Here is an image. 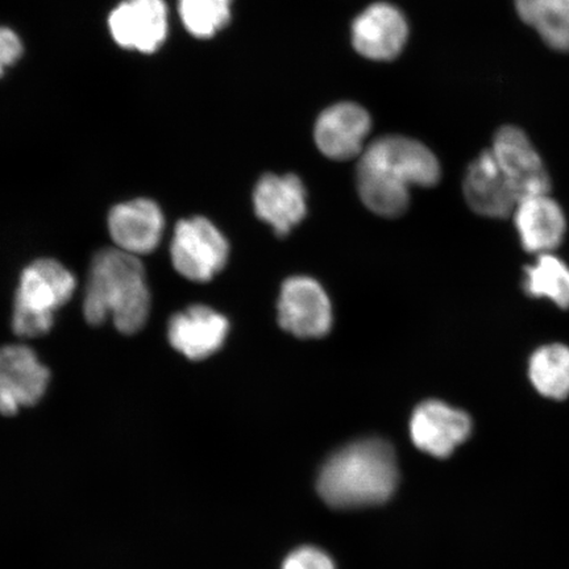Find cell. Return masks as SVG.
<instances>
[{
    "mask_svg": "<svg viewBox=\"0 0 569 569\" xmlns=\"http://www.w3.org/2000/svg\"><path fill=\"white\" fill-rule=\"evenodd\" d=\"M440 180V166L421 141L382 137L361 153L356 182L362 203L383 218H398L408 210L410 188H430Z\"/></svg>",
    "mask_w": 569,
    "mask_h": 569,
    "instance_id": "6da1fadb",
    "label": "cell"
},
{
    "mask_svg": "<svg viewBox=\"0 0 569 569\" xmlns=\"http://www.w3.org/2000/svg\"><path fill=\"white\" fill-rule=\"evenodd\" d=\"M151 295L138 256L106 248L92 259L83 315L92 326L111 319L118 331L132 336L146 326Z\"/></svg>",
    "mask_w": 569,
    "mask_h": 569,
    "instance_id": "7a4b0ae2",
    "label": "cell"
},
{
    "mask_svg": "<svg viewBox=\"0 0 569 569\" xmlns=\"http://www.w3.org/2000/svg\"><path fill=\"white\" fill-rule=\"evenodd\" d=\"M398 483L393 448L386 440H358L327 460L318 492L333 508L371 507L389 500Z\"/></svg>",
    "mask_w": 569,
    "mask_h": 569,
    "instance_id": "3957f363",
    "label": "cell"
},
{
    "mask_svg": "<svg viewBox=\"0 0 569 569\" xmlns=\"http://www.w3.org/2000/svg\"><path fill=\"white\" fill-rule=\"evenodd\" d=\"M76 277L61 262L40 259L21 273L12 329L20 338H39L52 330L54 312L73 297Z\"/></svg>",
    "mask_w": 569,
    "mask_h": 569,
    "instance_id": "277c9868",
    "label": "cell"
},
{
    "mask_svg": "<svg viewBox=\"0 0 569 569\" xmlns=\"http://www.w3.org/2000/svg\"><path fill=\"white\" fill-rule=\"evenodd\" d=\"M224 234L209 219L194 217L177 223L170 256L178 274L193 282H209L229 261Z\"/></svg>",
    "mask_w": 569,
    "mask_h": 569,
    "instance_id": "5b68a950",
    "label": "cell"
},
{
    "mask_svg": "<svg viewBox=\"0 0 569 569\" xmlns=\"http://www.w3.org/2000/svg\"><path fill=\"white\" fill-rule=\"evenodd\" d=\"M281 329L301 339H319L332 327L329 296L311 277H290L283 282L279 298Z\"/></svg>",
    "mask_w": 569,
    "mask_h": 569,
    "instance_id": "8992f818",
    "label": "cell"
},
{
    "mask_svg": "<svg viewBox=\"0 0 569 569\" xmlns=\"http://www.w3.org/2000/svg\"><path fill=\"white\" fill-rule=\"evenodd\" d=\"M51 372L30 347L0 348V415L12 417L44 397Z\"/></svg>",
    "mask_w": 569,
    "mask_h": 569,
    "instance_id": "52a82bcc",
    "label": "cell"
},
{
    "mask_svg": "<svg viewBox=\"0 0 569 569\" xmlns=\"http://www.w3.org/2000/svg\"><path fill=\"white\" fill-rule=\"evenodd\" d=\"M492 151L498 167L523 198L549 194L551 180L545 162L528 134L516 126H503L497 131Z\"/></svg>",
    "mask_w": 569,
    "mask_h": 569,
    "instance_id": "ba28073f",
    "label": "cell"
},
{
    "mask_svg": "<svg viewBox=\"0 0 569 569\" xmlns=\"http://www.w3.org/2000/svg\"><path fill=\"white\" fill-rule=\"evenodd\" d=\"M472 432V419L466 411L442 401L422 402L412 412L410 436L419 450L445 459L466 442Z\"/></svg>",
    "mask_w": 569,
    "mask_h": 569,
    "instance_id": "9c48e42d",
    "label": "cell"
},
{
    "mask_svg": "<svg viewBox=\"0 0 569 569\" xmlns=\"http://www.w3.org/2000/svg\"><path fill=\"white\" fill-rule=\"evenodd\" d=\"M372 119L365 107L341 102L320 113L315 131L319 151L326 158L347 161L365 152Z\"/></svg>",
    "mask_w": 569,
    "mask_h": 569,
    "instance_id": "30bf717a",
    "label": "cell"
},
{
    "mask_svg": "<svg viewBox=\"0 0 569 569\" xmlns=\"http://www.w3.org/2000/svg\"><path fill=\"white\" fill-rule=\"evenodd\" d=\"M408 21L397 7L375 3L352 24V44L361 56L373 61H390L407 46Z\"/></svg>",
    "mask_w": 569,
    "mask_h": 569,
    "instance_id": "8fae6325",
    "label": "cell"
},
{
    "mask_svg": "<svg viewBox=\"0 0 569 569\" xmlns=\"http://www.w3.org/2000/svg\"><path fill=\"white\" fill-rule=\"evenodd\" d=\"M462 191L469 208L487 218L503 219L513 216L521 202L490 149L480 153L469 166Z\"/></svg>",
    "mask_w": 569,
    "mask_h": 569,
    "instance_id": "7c38bea8",
    "label": "cell"
},
{
    "mask_svg": "<svg viewBox=\"0 0 569 569\" xmlns=\"http://www.w3.org/2000/svg\"><path fill=\"white\" fill-rule=\"evenodd\" d=\"M230 322L209 306H190L170 318L169 343L189 360H204L223 347Z\"/></svg>",
    "mask_w": 569,
    "mask_h": 569,
    "instance_id": "4fadbf2b",
    "label": "cell"
},
{
    "mask_svg": "<svg viewBox=\"0 0 569 569\" xmlns=\"http://www.w3.org/2000/svg\"><path fill=\"white\" fill-rule=\"evenodd\" d=\"M253 204L262 222L280 237H287L306 217L308 193L295 174H266L256 184Z\"/></svg>",
    "mask_w": 569,
    "mask_h": 569,
    "instance_id": "5bb4252c",
    "label": "cell"
},
{
    "mask_svg": "<svg viewBox=\"0 0 569 569\" xmlns=\"http://www.w3.org/2000/svg\"><path fill=\"white\" fill-rule=\"evenodd\" d=\"M109 26L119 46L151 53L167 38V7L162 0H127L113 10Z\"/></svg>",
    "mask_w": 569,
    "mask_h": 569,
    "instance_id": "9a60e30c",
    "label": "cell"
},
{
    "mask_svg": "<svg viewBox=\"0 0 569 569\" xmlns=\"http://www.w3.org/2000/svg\"><path fill=\"white\" fill-rule=\"evenodd\" d=\"M166 230V218L151 199L117 204L109 213V231L117 248L134 256L152 253Z\"/></svg>",
    "mask_w": 569,
    "mask_h": 569,
    "instance_id": "2e32d148",
    "label": "cell"
},
{
    "mask_svg": "<svg viewBox=\"0 0 569 569\" xmlns=\"http://www.w3.org/2000/svg\"><path fill=\"white\" fill-rule=\"evenodd\" d=\"M519 240L526 252L551 253L565 239L567 219L549 194L523 198L513 213Z\"/></svg>",
    "mask_w": 569,
    "mask_h": 569,
    "instance_id": "e0dca14e",
    "label": "cell"
},
{
    "mask_svg": "<svg viewBox=\"0 0 569 569\" xmlns=\"http://www.w3.org/2000/svg\"><path fill=\"white\" fill-rule=\"evenodd\" d=\"M518 17L536 30L547 46L569 52V0H515Z\"/></svg>",
    "mask_w": 569,
    "mask_h": 569,
    "instance_id": "ac0fdd59",
    "label": "cell"
},
{
    "mask_svg": "<svg viewBox=\"0 0 569 569\" xmlns=\"http://www.w3.org/2000/svg\"><path fill=\"white\" fill-rule=\"evenodd\" d=\"M529 379L540 396L566 400L569 397V347L555 343L538 348L529 360Z\"/></svg>",
    "mask_w": 569,
    "mask_h": 569,
    "instance_id": "d6986e66",
    "label": "cell"
},
{
    "mask_svg": "<svg viewBox=\"0 0 569 569\" xmlns=\"http://www.w3.org/2000/svg\"><path fill=\"white\" fill-rule=\"evenodd\" d=\"M522 287L533 298H546L560 309H569V267L557 256L539 254L525 268Z\"/></svg>",
    "mask_w": 569,
    "mask_h": 569,
    "instance_id": "ffe728a7",
    "label": "cell"
},
{
    "mask_svg": "<svg viewBox=\"0 0 569 569\" xmlns=\"http://www.w3.org/2000/svg\"><path fill=\"white\" fill-rule=\"evenodd\" d=\"M232 0H180L184 27L199 39H209L229 24Z\"/></svg>",
    "mask_w": 569,
    "mask_h": 569,
    "instance_id": "44dd1931",
    "label": "cell"
},
{
    "mask_svg": "<svg viewBox=\"0 0 569 569\" xmlns=\"http://www.w3.org/2000/svg\"><path fill=\"white\" fill-rule=\"evenodd\" d=\"M282 569H337L333 561L323 551L315 547H302L291 552L283 561Z\"/></svg>",
    "mask_w": 569,
    "mask_h": 569,
    "instance_id": "7402d4cb",
    "label": "cell"
},
{
    "mask_svg": "<svg viewBox=\"0 0 569 569\" xmlns=\"http://www.w3.org/2000/svg\"><path fill=\"white\" fill-rule=\"evenodd\" d=\"M21 53H23V46L18 34L9 28L0 27V77L3 76L6 68L20 59Z\"/></svg>",
    "mask_w": 569,
    "mask_h": 569,
    "instance_id": "603a6c76",
    "label": "cell"
}]
</instances>
